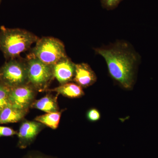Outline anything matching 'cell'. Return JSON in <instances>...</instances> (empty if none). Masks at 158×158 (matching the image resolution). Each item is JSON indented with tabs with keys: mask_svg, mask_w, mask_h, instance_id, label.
Masks as SVG:
<instances>
[{
	"mask_svg": "<svg viewBox=\"0 0 158 158\" xmlns=\"http://www.w3.org/2000/svg\"><path fill=\"white\" fill-rule=\"evenodd\" d=\"M51 91H55L59 94L69 98H78L85 94L81 86L76 83H68L61 85L59 87L51 89Z\"/></svg>",
	"mask_w": 158,
	"mask_h": 158,
	"instance_id": "cell-11",
	"label": "cell"
},
{
	"mask_svg": "<svg viewBox=\"0 0 158 158\" xmlns=\"http://www.w3.org/2000/svg\"><path fill=\"white\" fill-rule=\"evenodd\" d=\"M30 56L45 64L54 65L61 59L67 57V55L62 41L57 38L47 37L38 40Z\"/></svg>",
	"mask_w": 158,
	"mask_h": 158,
	"instance_id": "cell-3",
	"label": "cell"
},
{
	"mask_svg": "<svg viewBox=\"0 0 158 158\" xmlns=\"http://www.w3.org/2000/svg\"><path fill=\"white\" fill-rule=\"evenodd\" d=\"M95 51L105 59L111 76L123 88H131L139 56L130 44L120 41Z\"/></svg>",
	"mask_w": 158,
	"mask_h": 158,
	"instance_id": "cell-1",
	"label": "cell"
},
{
	"mask_svg": "<svg viewBox=\"0 0 158 158\" xmlns=\"http://www.w3.org/2000/svg\"><path fill=\"white\" fill-rule=\"evenodd\" d=\"M39 39L28 31L2 26L0 28V51L6 60L15 59L28 50Z\"/></svg>",
	"mask_w": 158,
	"mask_h": 158,
	"instance_id": "cell-2",
	"label": "cell"
},
{
	"mask_svg": "<svg viewBox=\"0 0 158 158\" xmlns=\"http://www.w3.org/2000/svg\"><path fill=\"white\" fill-rule=\"evenodd\" d=\"M18 132L11 128L0 126V138L17 135Z\"/></svg>",
	"mask_w": 158,
	"mask_h": 158,
	"instance_id": "cell-17",
	"label": "cell"
},
{
	"mask_svg": "<svg viewBox=\"0 0 158 158\" xmlns=\"http://www.w3.org/2000/svg\"><path fill=\"white\" fill-rule=\"evenodd\" d=\"M1 2H2V0H0V5H1Z\"/></svg>",
	"mask_w": 158,
	"mask_h": 158,
	"instance_id": "cell-19",
	"label": "cell"
},
{
	"mask_svg": "<svg viewBox=\"0 0 158 158\" xmlns=\"http://www.w3.org/2000/svg\"><path fill=\"white\" fill-rule=\"evenodd\" d=\"M26 64L28 84L36 90L40 91L45 90L54 77V65L45 64L30 56Z\"/></svg>",
	"mask_w": 158,
	"mask_h": 158,
	"instance_id": "cell-4",
	"label": "cell"
},
{
	"mask_svg": "<svg viewBox=\"0 0 158 158\" xmlns=\"http://www.w3.org/2000/svg\"><path fill=\"white\" fill-rule=\"evenodd\" d=\"M23 158H55L36 153H31L26 156Z\"/></svg>",
	"mask_w": 158,
	"mask_h": 158,
	"instance_id": "cell-18",
	"label": "cell"
},
{
	"mask_svg": "<svg viewBox=\"0 0 158 158\" xmlns=\"http://www.w3.org/2000/svg\"><path fill=\"white\" fill-rule=\"evenodd\" d=\"M27 112L17 110L9 105L0 111V124L19 121L24 117Z\"/></svg>",
	"mask_w": 158,
	"mask_h": 158,
	"instance_id": "cell-10",
	"label": "cell"
},
{
	"mask_svg": "<svg viewBox=\"0 0 158 158\" xmlns=\"http://www.w3.org/2000/svg\"><path fill=\"white\" fill-rule=\"evenodd\" d=\"M43 125L37 121H26L23 123L17 134L20 148H26L31 144L41 131Z\"/></svg>",
	"mask_w": 158,
	"mask_h": 158,
	"instance_id": "cell-7",
	"label": "cell"
},
{
	"mask_svg": "<svg viewBox=\"0 0 158 158\" xmlns=\"http://www.w3.org/2000/svg\"><path fill=\"white\" fill-rule=\"evenodd\" d=\"M97 80L96 74L87 63L76 64L73 81L82 88H87L93 85Z\"/></svg>",
	"mask_w": 158,
	"mask_h": 158,
	"instance_id": "cell-9",
	"label": "cell"
},
{
	"mask_svg": "<svg viewBox=\"0 0 158 158\" xmlns=\"http://www.w3.org/2000/svg\"><path fill=\"white\" fill-rule=\"evenodd\" d=\"M103 8L108 10L116 8L123 0H100Z\"/></svg>",
	"mask_w": 158,
	"mask_h": 158,
	"instance_id": "cell-15",
	"label": "cell"
},
{
	"mask_svg": "<svg viewBox=\"0 0 158 158\" xmlns=\"http://www.w3.org/2000/svg\"><path fill=\"white\" fill-rule=\"evenodd\" d=\"M87 118L90 121H98L100 118L101 114L96 109H91L87 113Z\"/></svg>",
	"mask_w": 158,
	"mask_h": 158,
	"instance_id": "cell-16",
	"label": "cell"
},
{
	"mask_svg": "<svg viewBox=\"0 0 158 158\" xmlns=\"http://www.w3.org/2000/svg\"><path fill=\"white\" fill-rule=\"evenodd\" d=\"M76 64L68 57L59 60L53 66L54 77L61 85L70 82L73 80Z\"/></svg>",
	"mask_w": 158,
	"mask_h": 158,
	"instance_id": "cell-8",
	"label": "cell"
},
{
	"mask_svg": "<svg viewBox=\"0 0 158 158\" xmlns=\"http://www.w3.org/2000/svg\"><path fill=\"white\" fill-rule=\"evenodd\" d=\"M35 90L29 84L10 88L9 105L17 110L27 112L34 102Z\"/></svg>",
	"mask_w": 158,
	"mask_h": 158,
	"instance_id": "cell-6",
	"label": "cell"
},
{
	"mask_svg": "<svg viewBox=\"0 0 158 158\" xmlns=\"http://www.w3.org/2000/svg\"><path fill=\"white\" fill-rule=\"evenodd\" d=\"M31 107L47 113L58 112L59 110L57 97L49 94L33 102Z\"/></svg>",
	"mask_w": 158,
	"mask_h": 158,
	"instance_id": "cell-12",
	"label": "cell"
},
{
	"mask_svg": "<svg viewBox=\"0 0 158 158\" xmlns=\"http://www.w3.org/2000/svg\"><path fill=\"white\" fill-rule=\"evenodd\" d=\"M0 82L9 88L28 84L26 62L17 58L7 60L0 68Z\"/></svg>",
	"mask_w": 158,
	"mask_h": 158,
	"instance_id": "cell-5",
	"label": "cell"
},
{
	"mask_svg": "<svg viewBox=\"0 0 158 158\" xmlns=\"http://www.w3.org/2000/svg\"><path fill=\"white\" fill-rule=\"evenodd\" d=\"M10 88L0 82V111L9 105Z\"/></svg>",
	"mask_w": 158,
	"mask_h": 158,
	"instance_id": "cell-14",
	"label": "cell"
},
{
	"mask_svg": "<svg viewBox=\"0 0 158 158\" xmlns=\"http://www.w3.org/2000/svg\"><path fill=\"white\" fill-rule=\"evenodd\" d=\"M61 116V112L58 111L37 116L35 120L52 129H56L59 126Z\"/></svg>",
	"mask_w": 158,
	"mask_h": 158,
	"instance_id": "cell-13",
	"label": "cell"
}]
</instances>
